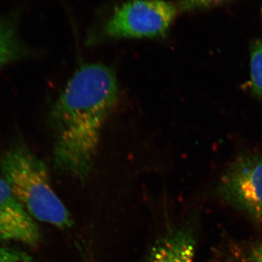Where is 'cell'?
I'll return each mask as SVG.
<instances>
[{
  "instance_id": "cell-1",
  "label": "cell",
  "mask_w": 262,
  "mask_h": 262,
  "mask_svg": "<svg viewBox=\"0 0 262 262\" xmlns=\"http://www.w3.org/2000/svg\"><path fill=\"white\" fill-rule=\"evenodd\" d=\"M117 97L113 69L100 63L77 69L50 112L57 168L77 179L89 176L103 125Z\"/></svg>"
},
{
  "instance_id": "cell-2",
  "label": "cell",
  "mask_w": 262,
  "mask_h": 262,
  "mask_svg": "<svg viewBox=\"0 0 262 262\" xmlns=\"http://www.w3.org/2000/svg\"><path fill=\"white\" fill-rule=\"evenodd\" d=\"M2 177L34 220L58 228L70 227L72 219L51 187L42 160L22 141H15L0 160Z\"/></svg>"
},
{
  "instance_id": "cell-3",
  "label": "cell",
  "mask_w": 262,
  "mask_h": 262,
  "mask_svg": "<svg viewBox=\"0 0 262 262\" xmlns=\"http://www.w3.org/2000/svg\"><path fill=\"white\" fill-rule=\"evenodd\" d=\"M177 3L165 0H129L114 10L98 39H163L180 13Z\"/></svg>"
},
{
  "instance_id": "cell-4",
  "label": "cell",
  "mask_w": 262,
  "mask_h": 262,
  "mask_svg": "<svg viewBox=\"0 0 262 262\" xmlns=\"http://www.w3.org/2000/svg\"><path fill=\"white\" fill-rule=\"evenodd\" d=\"M219 192L239 211L255 220H262V154L234 160L221 178Z\"/></svg>"
},
{
  "instance_id": "cell-5",
  "label": "cell",
  "mask_w": 262,
  "mask_h": 262,
  "mask_svg": "<svg viewBox=\"0 0 262 262\" xmlns=\"http://www.w3.org/2000/svg\"><path fill=\"white\" fill-rule=\"evenodd\" d=\"M40 241V231L35 220L16 199L1 176L0 241H14L35 248Z\"/></svg>"
},
{
  "instance_id": "cell-6",
  "label": "cell",
  "mask_w": 262,
  "mask_h": 262,
  "mask_svg": "<svg viewBox=\"0 0 262 262\" xmlns=\"http://www.w3.org/2000/svg\"><path fill=\"white\" fill-rule=\"evenodd\" d=\"M195 241L187 228H172L155 242L145 262H194Z\"/></svg>"
},
{
  "instance_id": "cell-7",
  "label": "cell",
  "mask_w": 262,
  "mask_h": 262,
  "mask_svg": "<svg viewBox=\"0 0 262 262\" xmlns=\"http://www.w3.org/2000/svg\"><path fill=\"white\" fill-rule=\"evenodd\" d=\"M31 55L29 46L19 32L16 19L12 16L0 17V70L27 59Z\"/></svg>"
},
{
  "instance_id": "cell-8",
  "label": "cell",
  "mask_w": 262,
  "mask_h": 262,
  "mask_svg": "<svg viewBox=\"0 0 262 262\" xmlns=\"http://www.w3.org/2000/svg\"><path fill=\"white\" fill-rule=\"evenodd\" d=\"M251 77L253 92L262 98V40L255 42L251 49Z\"/></svg>"
},
{
  "instance_id": "cell-9",
  "label": "cell",
  "mask_w": 262,
  "mask_h": 262,
  "mask_svg": "<svg viewBox=\"0 0 262 262\" xmlns=\"http://www.w3.org/2000/svg\"><path fill=\"white\" fill-rule=\"evenodd\" d=\"M229 0H179L177 5L181 13L192 10L204 9L215 5L222 4Z\"/></svg>"
},
{
  "instance_id": "cell-10",
  "label": "cell",
  "mask_w": 262,
  "mask_h": 262,
  "mask_svg": "<svg viewBox=\"0 0 262 262\" xmlns=\"http://www.w3.org/2000/svg\"><path fill=\"white\" fill-rule=\"evenodd\" d=\"M0 262H36L28 253L14 248L0 247Z\"/></svg>"
},
{
  "instance_id": "cell-11",
  "label": "cell",
  "mask_w": 262,
  "mask_h": 262,
  "mask_svg": "<svg viewBox=\"0 0 262 262\" xmlns=\"http://www.w3.org/2000/svg\"><path fill=\"white\" fill-rule=\"evenodd\" d=\"M248 262H262V246L253 249L250 255Z\"/></svg>"
},
{
  "instance_id": "cell-12",
  "label": "cell",
  "mask_w": 262,
  "mask_h": 262,
  "mask_svg": "<svg viewBox=\"0 0 262 262\" xmlns=\"http://www.w3.org/2000/svg\"><path fill=\"white\" fill-rule=\"evenodd\" d=\"M262 12V11H261Z\"/></svg>"
}]
</instances>
